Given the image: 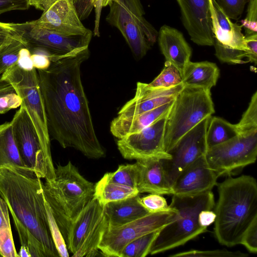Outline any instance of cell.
<instances>
[{
  "instance_id": "1",
  "label": "cell",
  "mask_w": 257,
  "mask_h": 257,
  "mask_svg": "<svg viewBox=\"0 0 257 257\" xmlns=\"http://www.w3.org/2000/svg\"><path fill=\"white\" fill-rule=\"evenodd\" d=\"M90 56L88 48L51 62L37 69L50 138L63 148H72L90 159L104 157L95 133L81 78L82 64Z\"/></svg>"
},
{
  "instance_id": "2",
  "label": "cell",
  "mask_w": 257,
  "mask_h": 257,
  "mask_svg": "<svg viewBox=\"0 0 257 257\" xmlns=\"http://www.w3.org/2000/svg\"><path fill=\"white\" fill-rule=\"evenodd\" d=\"M43 185L33 171L0 168V195L13 217L21 246L30 252L43 248L46 257L59 256L49 230Z\"/></svg>"
},
{
  "instance_id": "3",
  "label": "cell",
  "mask_w": 257,
  "mask_h": 257,
  "mask_svg": "<svg viewBox=\"0 0 257 257\" xmlns=\"http://www.w3.org/2000/svg\"><path fill=\"white\" fill-rule=\"evenodd\" d=\"M214 233L220 244H239L250 224L257 219V182L249 175L228 177L217 184Z\"/></svg>"
},
{
  "instance_id": "4",
  "label": "cell",
  "mask_w": 257,
  "mask_h": 257,
  "mask_svg": "<svg viewBox=\"0 0 257 257\" xmlns=\"http://www.w3.org/2000/svg\"><path fill=\"white\" fill-rule=\"evenodd\" d=\"M49 204L61 232L66 241L73 221L93 198L94 184L84 178L71 162L55 170V177L43 185Z\"/></svg>"
},
{
  "instance_id": "5",
  "label": "cell",
  "mask_w": 257,
  "mask_h": 257,
  "mask_svg": "<svg viewBox=\"0 0 257 257\" xmlns=\"http://www.w3.org/2000/svg\"><path fill=\"white\" fill-rule=\"evenodd\" d=\"M170 206L177 210L173 221L162 228L153 243L150 254L154 255L182 245L207 228L200 226L198 217L203 210H212L215 206L211 191L195 195H173Z\"/></svg>"
},
{
  "instance_id": "6",
  "label": "cell",
  "mask_w": 257,
  "mask_h": 257,
  "mask_svg": "<svg viewBox=\"0 0 257 257\" xmlns=\"http://www.w3.org/2000/svg\"><path fill=\"white\" fill-rule=\"evenodd\" d=\"M214 113L210 91L184 86L176 97L167 118L164 135L166 152L187 132Z\"/></svg>"
},
{
  "instance_id": "7",
  "label": "cell",
  "mask_w": 257,
  "mask_h": 257,
  "mask_svg": "<svg viewBox=\"0 0 257 257\" xmlns=\"http://www.w3.org/2000/svg\"><path fill=\"white\" fill-rule=\"evenodd\" d=\"M106 22L117 28L135 57L141 59L157 41L158 32L145 19L141 0H111Z\"/></svg>"
},
{
  "instance_id": "8",
  "label": "cell",
  "mask_w": 257,
  "mask_h": 257,
  "mask_svg": "<svg viewBox=\"0 0 257 257\" xmlns=\"http://www.w3.org/2000/svg\"><path fill=\"white\" fill-rule=\"evenodd\" d=\"M9 82L22 100L34 124L46 157L52 161L45 108L37 69L26 68L18 62L5 72L1 78Z\"/></svg>"
},
{
  "instance_id": "9",
  "label": "cell",
  "mask_w": 257,
  "mask_h": 257,
  "mask_svg": "<svg viewBox=\"0 0 257 257\" xmlns=\"http://www.w3.org/2000/svg\"><path fill=\"white\" fill-rule=\"evenodd\" d=\"M8 25L29 52L45 53L51 61L76 54L88 48L92 36V32L84 35H64L37 27L31 21Z\"/></svg>"
},
{
  "instance_id": "10",
  "label": "cell",
  "mask_w": 257,
  "mask_h": 257,
  "mask_svg": "<svg viewBox=\"0 0 257 257\" xmlns=\"http://www.w3.org/2000/svg\"><path fill=\"white\" fill-rule=\"evenodd\" d=\"M107 226L104 206L94 197L73 221L66 244L72 256H95Z\"/></svg>"
},
{
  "instance_id": "11",
  "label": "cell",
  "mask_w": 257,
  "mask_h": 257,
  "mask_svg": "<svg viewBox=\"0 0 257 257\" xmlns=\"http://www.w3.org/2000/svg\"><path fill=\"white\" fill-rule=\"evenodd\" d=\"M13 135L24 165L40 178L49 180L55 177L52 161L45 156L34 124L21 104L11 120Z\"/></svg>"
},
{
  "instance_id": "12",
  "label": "cell",
  "mask_w": 257,
  "mask_h": 257,
  "mask_svg": "<svg viewBox=\"0 0 257 257\" xmlns=\"http://www.w3.org/2000/svg\"><path fill=\"white\" fill-rule=\"evenodd\" d=\"M177 213V209L172 208L168 211L149 213L119 226H107L98 249L104 256L120 257L123 248L128 243L142 235L160 230L173 221Z\"/></svg>"
},
{
  "instance_id": "13",
  "label": "cell",
  "mask_w": 257,
  "mask_h": 257,
  "mask_svg": "<svg viewBox=\"0 0 257 257\" xmlns=\"http://www.w3.org/2000/svg\"><path fill=\"white\" fill-rule=\"evenodd\" d=\"M256 157L257 131L238 135L208 149L205 154L209 166L219 177L253 164Z\"/></svg>"
},
{
  "instance_id": "14",
  "label": "cell",
  "mask_w": 257,
  "mask_h": 257,
  "mask_svg": "<svg viewBox=\"0 0 257 257\" xmlns=\"http://www.w3.org/2000/svg\"><path fill=\"white\" fill-rule=\"evenodd\" d=\"M212 32L216 57L222 62L242 64L249 62V51L242 26L233 23L218 6L210 0Z\"/></svg>"
},
{
  "instance_id": "15",
  "label": "cell",
  "mask_w": 257,
  "mask_h": 257,
  "mask_svg": "<svg viewBox=\"0 0 257 257\" xmlns=\"http://www.w3.org/2000/svg\"><path fill=\"white\" fill-rule=\"evenodd\" d=\"M211 116L187 132L170 150L171 159L161 160L167 179L172 187L178 176L191 163L205 155L208 150L206 134Z\"/></svg>"
},
{
  "instance_id": "16",
  "label": "cell",
  "mask_w": 257,
  "mask_h": 257,
  "mask_svg": "<svg viewBox=\"0 0 257 257\" xmlns=\"http://www.w3.org/2000/svg\"><path fill=\"white\" fill-rule=\"evenodd\" d=\"M168 114L141 131L118 139L117 146L122 157L136 160L171 159V155L166 152L164 147L165 130Z\"/></svg>"
},
{
  "instance_id": "17",
  "label": "cell",
  "mask_w": 257,
  "mask_h": 257,
  "mask_svg": "<svg viewBox=\"0 0 257 257\" xmlns=\"http://www.w3.org/2000/svg\"><path fill=\"white\" fill-rule=\"evenodd\" d=\"M76 0H52L40 18L31 21L39 28L64 35H84L92 31L80 20Z\"/></svg>"
},
{
  "instance_id": "18",
  "label": "cell",
  "mask_w": 257,
  "mask_h": 257,
  "mask_svg": "<svg viewBox=\"0 0 257 257\" xmlns=\"http://www.w3.org/2000/svg\"><path fill=\"white\" fill-rule=\"evenodd\" d=\"M183 25L190 39L199 46H213L210 0H176Z\"/></svg>"
},
{
  "instance_id": "19",
  "label": "cell",
  "mask_w": 257,
  "mask_h": 257,
  "mask_svg": "<svg viewBox=\"0 0 257 257\" xmlns=\"http://www.w3.org/2000/svg\"><path fill=\"white\" fill-rule=\"evenodd\" d=\"M218 177L209 166L205 155L202 156L178 176L172 186L173 195H195L210 191L217 185Z\"/></svg>"
},
{
  "instance_id": "20",
  "label": "cell",
  "mask_w": 257,
  "mask_h": 257,
  "mask_svg": "<svg viewBox=\"0 0 257 257\" xmlns=\"http://www.w3.org/2000/svg\"><path fill=\"white\" fill-rule=\"evenodd\" d=\"M184 87L182 82L172 87L156 88L138 82L134 97L121 107L117 116H131L157 108L174 100Z\"/></svg>"
},
{
  "instance_id": "21",
  "label": "cell",
  "mask_w": 257,
  "mask_h": 257,
  "mask_svg": "<svg viewBox=\"0 0 257 257\" xmlns=\"http://www.w3.org/2000/svg\"><path fill=\"white\" fill-rule=\"evenodd\" d=\"M157 39L166 61L174 66L182 76L185 66L190 61L192 55L191 48L182 32L164 25L160 28Z\"/></svg>"
},
{
  "instance_id": "22",
  "label": "cell",
  "mask_w": 257,
  "mask_h": 257,
  "mask_svg": "<svg viewBox=\"0 0 257 257\" xmlns=\"http://www.w3.org/2000/svg\"><path fill=\"white\" fill-rule=\"evenodd\" d=\"M138 178L137 188L140 193L173 195L172 187L166 176L161 159L137 160Z\"/></svg>"
},
{
  "instance_id": "23",
  "label": "cell",
  "mask_w": 257,
  "mask_h": 257,
  "mask_svg": "<svg viewBox=\"0 0 257 257\" xmlns=\"http://www.w3.org/2000/svg\"><path fill=\"white\" fill-rule=\"evenodd\" d=\"M174 100L141 113L125 117L117 116L111 122V133L114 137L120 139L141 131L167 115L173 106Z\"/></svg>"
},
{
  "instance_id": "24",
  "label": "cell",
  "mask_w": 257,
  "mask_h": 257,
  "mask_svg": "<svg viewBox=\"0 0 257 257\" xmlns=\"http://www.w3.org/2000/svg\"><path fill=\"white\" fill-rule=\"evenodd\" d=\"M139 195L104 206L107 227H117L127 223L149 214L139 201Z\"/></svg>"
},
{
  "instance_id": "25",
  "label": "cell",
  "mask_w": 257,
  "mask_h": 257,
  "mask_svg": "<svg viewBox=\"0 0 257 257\" xmlns=\"http://www.w3.org/2000/svg\"><path fill=\"white\" fill-rule=\"evenodd\" d=\"M219 70L216 64L208 62L189 61L181 76L184 86L198 87L210 91L217 81Z\"/></svg>"
},
{
  "instance_id": "26",
  "label": "cell",
  "mask_w": 257,
  "mask_h": 257,
  "mask_svg": "<svg viewBox=\"0 0 257 257\" xmlns=\"http://www.w3.org/2000/svg\"><path fill=\"white\" fill-rule=\"evenodd\" d=\"M10 166L31 171L23 164L16 144L11 121L0 124V168Z\"/></svg>"
},
{
  "instance_id": "27",
  "label": "cell",
  "mask_w": 257,
  "mask_h": 257,
  "mask_svg": "<svg viewBox=\"0 0 257 257\" xmlns=\"http://www.w3.org/2000/svg\"><path fill=\"white\" fill-rule=\"evenodd\" d=\"M139 194L137 188L112 182L103 176L94 185L93 197L104 206L108 203L133 197Z\"/></svg>"
},
{
  "instance_id": "28",
  "label": "cell",
  "mask_w": 257,
  "mask_h": 257,
  "mask_svg": "<svg viewBox=\"0 0 257 257\" xmlns=\"http://www.w3.org/2000/svg\"><path fill=\"white\" fill-rule=\"evenodd\" d=\"M239 135L236 124L216 117H210L206 134L208 149L223 143Z\"/></svg>"
},
{
  "instance_id": "29",
  "label": "cell",
  "mask_w": 257,
  "mask_h": 257,
  "mask_svg": "<svg viewBox=\"0 0 257 257\" xmlns=\"http://www.w3.org/2000/svg\"><path fill=\"white\" fill-rule=\"evenodd\" d=\"M6 202L0 195V253L4 257H19L14 242Z\"/></svg>"
},
{
  "instance_id": "30",
  "label": "cell",
  "mask_w": 257,
  "mask_h": 257,
  "mask_svg": "<svg viewBox=\"0 0 257 257\" xmlns=\"http://www.w3.org/2000/svg\"><path fill=\"white\" fill-rule=\"evenodd\" d=\"M25 49L27 48L24 43L13 34L0 48V75L19 62L21 53Z\"/></svg>"
},
{
  "instance_id": "31",
  "label": "cell",
  "mask_w": 257,
  "mask_h": 257,
  "mask_svg": "<svg viewBox=\"0 0 257 257\" xmlns=\"http://www.w3.org/2000/svg\"><path fill=\"white\" fill-rule=\"evenodd\" d=\"M159 230L142 235L132 241L123 248L120 257H145L150 253L151 248Z\"/></svg>"
},
{
  "instance_id": "32",
  "label": "cell",
  "mask_w": 257,
  "mask_h": 257,
  "mask_svg": "<svg viewBox=\"0 0 257 257\" xmlns=\"http://www.w3.org/2000/svg\"><path fill=\"white\" fill-rule=\"evenodd\" d=\"M104 176L112 182L137 188L138 168L136 163L120 165L115 171L106 173Z\"/></svg>"
},
{
  "instance_id": "33",
  "label": "cell",
  "mask_w": 257,
  "mask_h": 257,
  "mask_svg": "<svg viewBox=\"0 0 257 257\" xmlns=\"http://www.w3.org/2000/svg\"><path fill=\"white\" fill-rule=\"evenodd\" d=\"M22 103L14 87L9 82L0 79V114L20 107Z\"/></svg>"
},
{
  "instance_id": "34",
  "label": "cell",
  "mask_w": 257,
  "mask_h": 257,
  "mask_svg": "<svg viewBox=\"0 0 257 257\" xmlns=\"http://www.w3.org/2000/svg\"><path fill=\"white\" fill-rule=\"evenodd\" d=\"M103 0H76L75 7L81 21L84 20L90 15L94 9L95 19L94 35L100 36L99 24L101 13Z\"/></svg>"
},
{
  "instance_id": "35",
  "label": "cell",
  "mask_w": 257,
  "mask_h": 257,
  "mask_svg": "<svg viewBox=\"0 0 257 257\" xmlns=\"http://www.w3.org/2000/svg\"><path fill=\"white\" fill-rule=\"evenodd\" d=\"M181 82V76L179 70L172 64L166 61L161 72L147 85L151 87L170 88Z\"/></svg>"
},
{
  "instance_id": "36",
  "label": "cell",
  "mask_w": 257,
  "mask_h": 257,
  "mask_svg": "<svg viewBox=\"0 0 257 257\" xmlns=\"http://www.w3.org/2000/svg\"><path fill=\"white\" fill-rule=\"evenodd\" d=\"M236 125L239 135L257 131V91L252 95L247 108Z\"/></svg>"
},
{
  "instance_id": "37",
  "label": "cell",
  "mask_w": 257,
  "mask_h": 257,
  "mask_svg": "<svg viewBox=\"0 0 257 257\" xmlns=\"http://www.w3.org/2000/svg\"><path fill=\"white\" fill-rule=\"evenodd\" d=\"M45 206L49 230L59 256L68 257L69 254L66 243L54 217L50 206L45 198Z\"/></svg>"
},
{
  "instance_id": "38",
  "label": "cell",
  "mask_w": 257,
  "mask_h": 257,
  "mask_svg": "<svg viewBox=\"0 0 257 257\" xmlns=\"http://www.w3.org/2000/svg\"><path fill=\"white\" fill-rule=\"evenodd\" d=\"M248 254L226 249L213 250L191 249L170 255V257H246Z\"/></svg>"
},
{
  "instance_id": "39",
  "label": "cell",
  "mask_w": 257,
  "mask_h": 257,
  "mask_svg": "<svg viewBox=\"0 0 257 257\" xmlns=\"http://www.w3.org/2000/svg\"><path fill=\"white\" fill-rule=\"evenodd\" d=\"M139 201L149 213L168 211L172 209L166 199L158 194L150 193L142 197L139 196Z\"/></svg>"
},
{
  "instance_id": "40",
  "label": "cell",
  "mask_w": 257,
  "mask_h": 257,
  "mask_svg": "<svg viewBox=\"0 0 257 257\" xmlns=\"http://www.w3.org/2000/svg\"><path fill=\"white\" fill-rule=\"evenodd\" d=\"M224 14L230 20H238L248 0H214Z\"/></svg>"
},
{
  "instance_id": "41",
  "label": "cell",
  "mask_w": 257,
  "mask_h": 257,
  "mask_svg": "<svg viewBox=\"0 0 257 257\" xmlns=\"http://www.w3.org/2000/svg\"><path fill=\"white\" fill-rule=\"evenodd\" d=\"M246 15L240 21L245 36L257 34V0H248Z\"/></svg>"
},
{
  "instance_id": "42",
  "label": "cell",
  "mask_w": 257,
  "mask_h": 257,
  "mask_svg": "<svg viewBox=\"0 0 257 257\" xmlns=\"http://www.w3.org/2000/svg\"><path fill=\"white\" fill-rule=\"evenodd\" d=\"M252 253L257 252V219L253 221L244 233L240 242Z\"/></svg>"
},
{
  "instance_id": "43",
  "label": "cell",
  "mask_w": 257,
  "mask_h": 257,
  "mask_svg": "<svg viewBox=\"0 0 257 257\" xmlns=\"http://www.w3.org/2000/svg\"><path fill=\"white\" fill-rule=\"evenodd\" d=\"M30 6L28 0H0V15L13 10H25Z\"/></svg>"
},
{
  "instance_id": "44",
  "label": "cell",
  "mask_w": 257,
  "mask_h": 257,
  "mask_svg": "<svg viewBox=\"0 0 257 257\" xmlns=\"http://www.w3.org/2000/svg\"><path fill=\"white\" fill-rule=\"evenodd\" d=\"M244 36L246 46L249 51V62L256 64L257 62V34Z\"/></svg>"
},
{
  "instance_id": "45",
  "label": "cell",
  "mask_w": 257,
  "mask_h": 257,
  "mask_svg": "<svg viewBox=\"0 0 257 257\" xmlns=\"http://www.w3.org/2000/svg\"><path fill=\"white\" fill-rule=\"evenodd\" d=\"M32 65L36 69H46L51 64L49 57L46 54L40 52L39 54L34 53L30 56Z\"/></svg>"
},
{
  "instance_id": "46",
  "label": "cell",
  "mask_w": 257,
  "mask_h": 257,
  "mask_svg": "<svg viewBox=\"0 0 257 257\" xmlns=\"http://www.w3.org/2000/svg\"><path fill=\"white\" fill-rule=\"evenodd\" d=\"M216 214L214 211L203 210L198 214V223L200 226L207 228L208 226L214 222Z\"/></svg>"
},
{
  "instance_id": "47",
  "label": "cell",
  "mask_w": 257,
  "mask_h": 257,
  "mask_svg": "<svg viewBox=\"0 0 257 257\" xmlns=\"http://www.w3.org/2000/svg\"><path fill=\"white\" fill-rule=\"evenodd\" d=\"M13 35V33L8 23L0 22V48Z\"/></svg>"
},
{
  "instance_id": "48",
  "label": "cell",
  "mask_w": 257,
  "mask_h": 257,
  "mask_svg": "<svg viewBox=\"0 0 257 257\" xmlns=\"http://www.w3.org/2000/svg\"><path fill=\"white\" fill-rule=\"evenodd\" d=\"M52 0H28L30 6H32L37 9L44 11Z\"/></svg>"
},
{
  "instance_id": "49",
  "label": "cell",
  "mask_w": 257,
  "mask_h": 257,
  "mask_svg": "<svg viewBox=\"0 0 257 257\" xmlns=\"http://www.w3.org/2000/svg\"><path fill=\"white\" fill-rule=\"evenodd\" d=\"M18 254L19 257H31L27 249L22 246H21L19 252H18Z\"/></svg>"
},
{
  "instance_id": "50",
  "label": "cell",
  "mask_w": 257,
  "mask_h": 257,
  "mask_svg": "<svg viewBox=\"0 0 257 257\" xmlns=\"http://www.w3.org/2000/svg\"><path fill=\"white\" fill-rule=\"evenodd\" d=\"M111 0H103L102 1V7H105L107 6H108L109 3Z\"/></svg>"
}]
</instances>
